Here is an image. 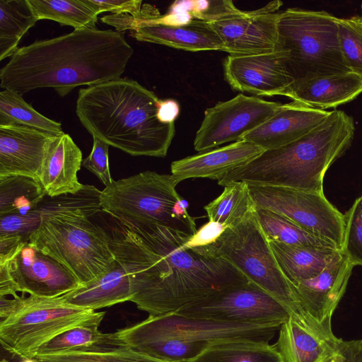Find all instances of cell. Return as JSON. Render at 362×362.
Instances as JSON below:
<instances>
[{"label": "cell", "mask_w": 362, "mask_h": 362, "mask_svg": "<svg viewBox=\"0 0 362 362\" xmlns=\"http://www.w3.org/2000/svg\"><path fill=\"white\" fill-rule=\"evenodd\" d=\"M249 189L256 208L282 215L342 250L344 214L327 199L324 193L262 185H249Z\"/></svg>", "instance_id": "8fae6325"}, {"label": "cell", "mask_w": 362, "mask_h": 362, "mask_svg": "<svg viewBox=\"0 0 362 362\" xmlns=\"http://www.w3.org/2000/svg\"><path fill=\"white\" fill-rule=\"evenodd\" d=\"M342 360H343V356H342L341 352H340L339 354L335 355L334 356H333L332 358H331L326 362H342Z\"/></svg>", "instance_id": "c3c4849f"}, {"label": "cell", "mask_w": 362, "mask_h": 362, "mask_svg": "<svg viewBox=\"0 0 362 362\" xmlns=\"http://www.w3.org/2000/svg\"><path fill=\"white\" fill-rule=\"evenodd\" d=\"M105 314V312H95L88 320L62 332L26 358L67 353L105 351L125 346L115 332L103 333L98 329Z\"/></svg>", "instance_id": "d4e9b609"}, {"label": "cell", "mask_w": 362, "mask_h": 362, "mask_svg": "<svg viewBox=\"0 0 362 362\" xmlns=\"http://www.w3.org/2000/svg\"><path fill=\"white\" fill-rule=\"evenodd\" d=\"M282 2L272 1L250 11H243L211 24L221 37V51L230 55H250L275 50L279 13Z\"/></svg>", "instance_id": "9a60e30c"}, {"label": "cell", "mask_w": 362, "mask_h": 362, "mask_svg": "<svg viewBox=\"0 0 362 362\" xmlns=\"http://www.w3.org/2000/svg\"><path fill=\"white\" fill-rule=\"evenodd\" d=\"M25 296L8 298L0 296V317L3 320L18 311L23 304Z\"/></svg>", "instance_id": "bcb514c9"}, {"label": "cell", "mask_w": 362, "mask_h": 362, "mask_svg": "<svg viewBox=\"0 0 362 362\" xmlns=\"http://www.w3.org/2000/svg\"><path fill=\"white\" fill-rule=\"evenodd\" d=\"M175 313L240 324L282 325L290 317L282 304L249 280L217 290Z\"/></svg>", "instance_id": "7c38bea8"}, {"label": "cell", "mask_w": 362, "mask_h": 362, "mask_svg": "<svg viewBox=\"0 0 362 362\" xmlns=\"http://www.w3.org/2000/svg\"><path fill=\"white\" fill-rule=\"evenodd\" d=\"M82 161L81 151L69 134L57 136L47 151L40 177L47 196L78 192L84 187L77 176Z\"/></svg>", "instance_id": "603a6c76"}, {"label": "cell", "mask_w": 362, "mask_h": 362, "mask_svg": "<svg viewBox=\"0 0 362 362\" xmlns=\"http://www.w3.org/2000/svg\"><path fill=\"white\" fill-rule=\"evenodd\" d=\"M29 358L35 362H168L127 346L105 351L33 356Z\"/></svg>", "instance_id": "d590c367"}, {"label": "cell", "mask_w": 362, "mask_h": 362, "mask_svg": "<svg viewBox=\"0 0 362 362\" xmlns=\"http://www.w3.org/2000/svg\"><path fill=\"white\" fill-rule=\"evenodd\" d=\"M133 53L124 32L74 30L19 47L0 69V87L21 95L53 88L64 97L78 86L121 78Z\"/></svg>", "instance_id": "7a4b0ae2"}, {"label": "cell", "mask_w": 362, "mask_h": 362, "mask_svg": "<svg viewBox=\"0 0 362 362\" xmlns=\"http://www.w3.org/2000/svg\"><path fill=\"white\" fill-rule=\"evenodd\" d=\"M193 249L204 256L229 262L247 280L282 304L290 317L301 325L324 334H333L332 328L321 325L303 310L259 225L256 208L237 224L226 227L211 245Z\"/></svg>", "instance_id": "5b68a950"}, {"label": "cell", "mask_w": 362, "mask_h": 362, "mask_svg": "<svg viewBox=\"0 0 362 362\" xmlns=\"http://www.w3.org/2000/svg\"><path fill=\"white\" fill-rule=\"evenodd\" d=\"M160 99L136 81L124 77L78 92L76 114L86 129L132 156L164 158L175 123L158 118Z\"/></svg>", "instance_id": "3957f363"}, {"label": "cell", "mask_w": 362, "mask_h": 362, "mask_svg": "<svg viewBox=\"0 0 362 362\" xmlns=\"http://www.w3.org/2000/svg\"><path fill=\"white\" fill-rule=\"evenodd\" d=\"M342 252L355 266H362V195L344 214Z\"/></svg>", "instance_id": "74e56055"}, {"label": "cell", "mask_w": 362, "mask_h": 362, "mask_svg": "<svg viewBox=\"0 0 362 362\" xmlns=\"http://www.w3.org/2000/svg\"><path fill=\"white\" fill-rule=\"evenodd\" d=\"M180 113L177 101L173 99L160 100L158 109V118L163 123H175Z\"/></svg>", "instance_id": "ee69618b"}, {"label": "cell", "mask_w": 362, "mask_h": 362, "mask_svg": "<svg viewBox=\"0 0 362 362\" xmlns=\"http://www.w3.org/2000/svg\"><path fill=\"white\" fill-rule=\"evenodd\" d=\"M337 19L325 11L289 8L279 13L275 50L282 52L294 82L351 72L341 55Z\"/></svg>", "instance_id": "52a82bcc"}, {"label": "cell", "mask_w": 362, "mask_h": 362, "mask_svg": "<svg viewBox=\"0 0 362 362\" xmlns=\"http://www.w3.org/2000/svg\"><path fill=\"white\" fill-rule=\"evenodd\" d=\"M263 150L256 144L239 140L227 146L187 156L171 163V174L180 182L193 177L218 180L228 173L245 165Z\"/></svg>", "instance_id": "ffe728a7"}, {"label": "cell", "mask_w": 362, "mask_h": 362, "mask_svg": "<svg viewBox=\"0 0 362 362\" xmlns=\"http://www.w3.org/2000/svg\"><path fill=\"white\" fill-rule=\"evenodd\" d=\"M360 340H361V346H362V339H360Z\"/></svg>", "instance_id": "f5cc1de1"}, {"label": "cell", "mask_w": 362, "mask_h": 362, "mask_svg": "<svg viewBox=\"0 0 362 362\" xmlns=\"http://www.w3.org/2000/svg\"><path fill=\"white\" fill-rule=\"evenodd\" d=\"M10 124L25 126L54 136L64 134L60 122L36 111L19 93L4 89L0 92V125Z\"/></svg>", "instance_id": "d6a6232c"}, {"label": "cell", "mask_w": 362, "mask_h": 362, "mask_svg": "<svg viewBox=\"0 0 362 362\" xmlns=\"http://www.w3.org/2000/svg\"><path fill=\"white\" fill-rule=\"evenodd\" d=\"M110 217L103 228L115 259L129 278L130 301L149 316L175 313L217 290L247 281L227 260L187 247L189 235Z\"/></svg>", "instance_id": "6da1fadb"}, {"label": "cell", "mask_w": 362, "mask_h": 362, "mask_svg": "<svg viewBox=\"0 0 362 362\" xmlns=\"http://www.w3.org/2000/svg\"><path fill=\"white\" fill-rule=\"evenodd\" d=\"M338 40L347 68L362 76V16L338 18Z\"/></svg>", "instance_id": "8d00e7d4"}, {"label": "cell", "mask_w": 362, "mask_h": 362, "mask_svg": "<svg viewBox=\"0 0 362 362\" xmlns=\"http://www.w3.org/2000/svg\"><path fill=\"white\" fill-rule=\"evenodd\" d=\"M281 105L243 93L217 103L204 112L194 140V150L205 152L241 140L273 115Z\"/></svg>", "instance_id": "4fadbf2b"}, {"label": "cell", "mask_w": 362, "mask_h": 362, "mask_svg": "<svg viewBox=\"0 0 362 362\" xmlns=\"http://www.w3.org/2000/svg\"><path fill=\"white\" fill-rule=\"evenodd\" d=\"M355 133L353 118L342 110L330 111L319 125L298 139L267 150L247 164L218 180L225 186H277L324 193L325 173L349 148Z\"/></svg>", "instance_id": "277c9868"}, {"label": "cell", "mask_w": 362, "mask_h": 362, "mask_svg": "<svg viewBox=\"0 0 362 362\" xmlns=\"http://www.w3.org/2000/svg\"><path fill=\"white\" fill-rule=\"evenodd\" d=\"M255 208L249 185L243 182L225 185L223 192L204 206L209 221L226 227L237 224Z\"/></svg>", "instance_id": "1f68e13d"}, {"label": "cell", "mask_w": 362, "mask_h": 362, "mask_svg": "<svg viewBox=\"0 0 362 362\" xmlns=\"http://www.w3.org/2000/svg\"><path fill=\"white\" fill-rule=\"evenodd\" d=\"M189 362H282L274 346L250 340L211 341Z\"/></svg>", "instance_id": "83f0119b"}, {"label": "cell", "mask_w": 362, "mask_h": 362, "mask_svg": "<svg viewBox=\"0 0 362 362\" xmlns=\"http://www.w3.org/2000/svg\"><path fill=\"white\" fill-rule=\"evenodd\" d=\"M17 292L6 266L0 264V296L11 295L13 297H17Z\"/></svg>", "instance_id": "7dc6e473"}, {"label": "cell", "mask_w": 362, "mask_h": 362, "mask_svg": "<svg viewBox=\"0 0 362 362\" xmlns=\"http://www.w3.org/2000/svg\"><path fill=\"white\" fill-rule=\"evenodd\" d=\"M362 93V76L336 74L294 82L286 97L293 101L325 110L349 103Z\"/></svg>", "instance_id": "cb8c5ba5"}, {"label": "cell", "mask_w": 362, "mask_h": 362, "mask_svg": "<svg viewBox=\"0 0 362 362\" xmlns=\"http://www.w3.org/2000/svg\"><path fill=\"white\" fill-rule=\"evenodd\" d=\"M209 341L160 339L133 343L128 347L168 362H189L209 345Z\"/></svg>", "instance_id": "e575fe53"}, {"label": "cell", "mask_w": 362, "mask_h": 362, "mask_svg": "<svg viewBox=\"0 0 362 362\" xmlns=\"http://www.w3.org/2000/svg\"><path fill=\"white\" fill-rule=\"evenodd\" d=\"M342 362H362L361 340L344 341L341 347Z\"/></svg>", "instance_id": "f6af8a7d"}, {"label": "cell", "mask_w": 362, "mask_h": 362, "mask_svg": "<svg viewBox=\"0 0 362 362\" xmlns=\"http://www.w3.org/2000/svg\"><path fill=\"white\" fill-rule=\"evenodd\" d=\"M46 196L39 180L19 175L0 176V216L26 214Z\"/></svg>", "instance_id": "f1b7e54d"}, {"label": "cell", "mask_w": 362, "mask_h": 362, "mask_svg": "<svg viewBox=\"0 0 362 362\" xmlns=\"http://www.w3.org/2000/svg\"><path fill=\"white\" fill-rule=\"evenodd\" d=\"M330 111L293 101L281 104L261 125L244 135L241 140L252 142L263 150L276 148L302 137L319 125Z\"/></svg>", "instance_id": "d6986e66"}, {"label": "cell", "mask_w": 362, "mask_h": 362, "mask_svg": "<svg viewBox=\"0 0 362 362\" xmlns=\"http://www.w3.org/2000/svg\"><path fill=\"white\" fill-rule=\"evenodd\" d=\"M76 210L45 214L29 242L64 265L83 285L107 272L115 262L103 227Z\"/></svg>", "instance_id": "ba28073f"}, {"label": "cell", "mask_w": 362, "mask_h": 362, "mask_svg": "<svg viewBox=\"0 0 362 362\" xmlns=\"http://www.w3.org/2000/svg\"><path fill=\"white\" fill-rule=\"evenodd\" d=\"M95 310L65 303L61 296L43 298L30 295L21 308L0 322L3 346L22 358L62 332L83 323Z\"/></svg>", "instance_id": "9c48e42d"}, {"label": "cell", "mask_w": 362, "mask_h": 362, "mask_svg": "<svg viewBox=\"0 0 362 362\" xmlns=\"http://www.w3.org/2000/svg\"><path fill=\"white\" fill-rule=\"evenodd\" d=\"M21 362H35L33 359L30 358H24Z\"/></svg>", "instance_id": "681fc988"}, {"label": "cell", "mask_w": 362, "mask_h": 362, "mask_svg": "<svg viewBox=\"0 0 362 362\" xmlns=\"http://www.w3.org/2000/svg\"><path fill=\"white\" fill-rule=\"evenodd\" d=\"M98 15L103 12H110L115 15L128 14L136 18H156L160 15L158 10L147 5L144 11L141 8V0H85Z\"/></svg>", "instance_id": "f35d334b"}, {"label": "cell", "mask_w": 362, "mask_h": 362, "mask_svg": "<svg viewBox=\"0 0 362 362\" xmlns=\"http://www.w3.org/2000/svg\"><path fill=\"white\" fill-rule=\"evenodd\" d=\"M256 213L259 225L268 240L291 245L337 249L332 244L307 232L282 215L262 208H256Z\"/></svg>", "instance_id": "836d02e7"}, {"label": "cell", "mask_w": 362, "mask_h": 362, "mask_svg": "<svg viewBox=\"0 0 362 362\" xmlns=\"http://www.w3.org/2000/svg\"><path fill=\"white\" fill-rule=\"evenodd\" d=\"M242 11L237 8L230 0L193 1L191 14L195 19L211 23L240 13Z\"/></svg>", "instance_id": "60d3db41"}, {"label": "cell", "mask_w": 362, "mask_h": 362, "mask_svg": "<svg viewBox=\"0 0 362 362\" xmlns=\"http://www.w3.org/2000/svg\"><path fill=\"white\" fill-rule=\"evenodd\" d=\"M354 265L342 251L317 276L293 286L305 313L332 328V317L343 297Z\"/></svg>", "instance_id": "e0dca14e"}, {"label": "cell", "mask_w": 362, "mask_h": 362, "mask_svg": "<svg viewBox=\"0 0 362 362\" xmlns=\"http://www.w3.org/2000/svg\"><path fill=\"white\" fill-rule=\"evenodd\" d=\"M4 264L18 292L56 298L80 286L75 276L62 263L29 241Z\"/></svg>", "instance_id": "5bb4252c"}, {"label": "cell", "mask_w": 362, "mask_h": 362, "mask_svg": "<svg viewBox=\"0 0 362 362\" xmlns=\"http://www.w3.org/2000/svg\"><path fill=\"white\" fill-rule=\"evenodd\" d=\"M93 148L88 156L83 160L82 165L94 174L105 187L110 185L112 178L109 168V145L96 136H92Z\"/></svg>", "instance_id": "ab89813d"}, {"label": "cell", "mask_w": 362, "mask_h": 362, "mask_svg": "<svg viewBox=\"0 0 362 362\" xmlns=\"http://www.w3.org/2000/svg\"><path fill=\"white\" fill-rule=\"evenodd\" d=\"M226 228L217 222L209 221L192 235L185 246L189 248H200L213 243Z\"/></svg>", "instance_id": "b9f144b4"}, {"label": "cell", "mask_w": 362, "mask_h": 362, "mask_svg": "<svg viewBox=\"0 0 362 362\" xmlns=\"http://www.w3.org/2000/svg\"><path fill=\"white\" fill-rule=\"evenodd\" d=\"M343 340L306 328L289 317L274 346L282 362H326L341 352Z\"/></svg>", "instance_id": "44dd1931"}, {"label": "cell", "mask_w": 362, "mask_h": 362, "mask_svg": "<svg viewBox=\"0 0 362 362\" xmlns=\"http://www.w3.org/2000/svg\"><path fill=\"white\" fill-rule=\"evenodd\" d=\"M132 296L129 278L115 260L107 272L61 298L71 305L95 310L130 301Z\"/></svg>", "instance_id": "484cf974"}, {"label": "cell", "mask_w": 362, "mask_h": 362, "mask_svg": "<svg viewBox=\"0 0 362 362\" xmlns=\"http://www.w3.org/2000/svg\"><path fill=\"white\" fill-rule=\"evenodd\" d=\"M57 136L19 124L0 125V176L39 180L44 160Z\"/></svg>", "instance_id": "ac0fdd59"}, {"label": "cell", "mask_w": 362, "mask_h": 362, "mask_svg": "<svg viewBox=\"0 0 362 362\" xmlns=\"http://www.w3.org/2000/svg\"><path fill=\"white\" fill-rule=\"evenodd\" d=\"M281 270L296 284L317 276L341 250L327 247L298 246L269 240Z\"/></svg>", "instance_id": "4316f807"}, {"label": "cell", "mask_w": 362, "mask_h": 362, "mask_svg": "<svg viewBox=\"0 0 362 362\" xmlns=\"http://www.w3.org/2000/svg\"><path fill=\"white\" fill-rule=\"evenodd\" d=\"M138 41L159 44L190 52L220 50L223 42L211 23L193 18L186 24H145L132 30Z\"/></svg>", "instance_id": "7402d4cb"}, {"label": "cell", "mask_w": 362, "mask_h": 362, "mask_svg": "<svg viewBox=\"0 0 362 362\" xmlns=\"http://www.w3.org/2000/svg\"><path fill=\"white\" fill-rule=\"evenodd\" d=\"M37 21L51 20L74 30L97 28L98 14L85 0H27Z\"/></svg>", "instance_id": "f546056e"}, {"label": "cell", "mask_w": 362, "mask_h": 362, "mask_svg": "<svg viewBox=\"0 0 362 362\" xmlns=\"http://www.w3.org/2000/svg\"><path fill=\"white\" fill-rule=\"evenodd\" d=\"M281 325L230 323L170 313L149 316L141 322L118 329L115 333L127 346L139 341L160 339L209 342L227 340L269 342Z\"/></svg>", "instance_id": "30bf717a"}, {"label": "cell", "mask_w": 362, "mask_h": 362, "mask_svg": "<svg viewBox=\"0 0 362 362\" xmlns=\"http://www.w3.org/2000/svg\"><path fill=\"white\" fill-rule=\"evenodd\" d=\"M27 243L18 236H0V264L9 261Z\"/></svg>", "instance_id": "7bdbcfd3"}, {"label": "cell", "mask_w": 362, "mask_h": 362, "mask_svg": "<svg viewBox=\"0 0 362 362\" xmlns=\"http://www.w3.org/2000/svg\"><path fill=\"white\" fill-rule=\"evenodd\" d=\"M224 77L232 89L256 95L285 96L294 81L282 52L228 55L223 62Z\"/></svg>", "instance_id": "2e32d148"}, {"label": "cell", "mask_w": 362, "mask_h": 362, "mask_svg": "<svg viewBox=\"0 0 362 362\" xmlns=\"http://www.w3.org/2000/svg\"><path fill=\"white\" fill-rule=\"evenodd\" d=\"M37 21L27 0H0V61L16 52Z\"/></svg>", "instance_id": "4dcf8cb0"}, {"label": "cell", "mask_w": 362, "mask_h": 362, "mask_svg": "<svg viewBox=\"0 0 362 362\" xmlns=\"http://www.w3.org/2000/svg\"><path fill=\"white\" fill-rule=\"evenodd\" d=\"M0 362H9V361H7L6 358H1Z\"/></svg>", "instance_id": "f907efd6"}, {"label": "cell", "mask_w": 362, "mask_h": 362, "mask_svg": "<svg viewBox=\"0 0 362 362\" xmlns=\"http://www.w3.org/2000/svg\"><path fill=\"white\" fill-rule=\"evenodd\" d=\"M361 16H362V4L361 6Z\"/></svg>", "instance_id": "816d5d0a"}, {"label": "cell", "mask_w": 362, "mask_h": 362, "mask_svg": "<svg viewBox=\"0 0 362 362\" xmlns=\"http://www.w3.org/2000/svg\"><path fill=\"white\" fill-rule=\"evenodd\" d=\"M172 174L146 170L114 180L101 191L102 211L127 223H153L192 236L195 219L176 190Z\"/></svg>", "instance_id": "8992f818"}]
</instances>
